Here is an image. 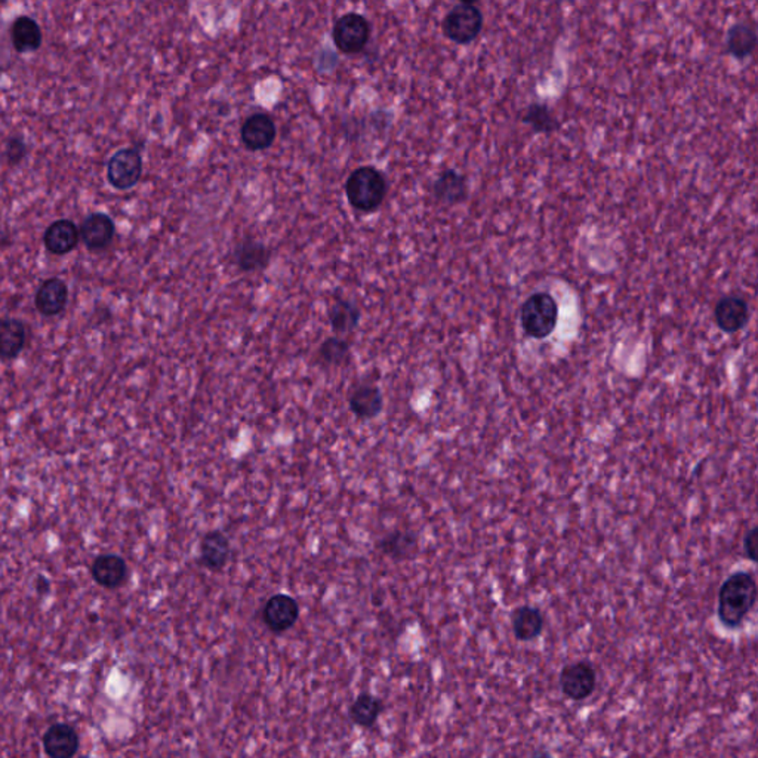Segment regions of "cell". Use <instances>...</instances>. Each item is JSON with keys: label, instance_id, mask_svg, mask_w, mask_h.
<instances>
[{"label": "cell", "instance_id": "obj_30", "mask_svg": "<svg viewBox=\"0 0 758 758\" xmlns=\"http://www.w3.org/2000/svg\"><path fill=\"white\" fill-rule=\"evenodd\" d=\"M757 542H758V527H753L748 530L743 538V551H745L746 557L750 558L751 562H758L757 556Z\"/></svg>", "mask_w": 758, "mask_h": 758}, {"label": "cell", "instance_id": "obj_23", "mask_svg": "<svg viewBox=\"0 0 758 758\" xmlns=\"http://www.w3.org/2000/svg\"><path fill=\"white\" fill-rule=\"evenodd\" d=\"M757 46V32L753 25L738 23L727 32L726 49L729 55L736 60H745L754 53Z\"/></svg>", "mask_w": 758, "mask_h": 758}, {"label": "cell", "instance_id": "obj_11", "mask_svg": "<svg viewBox=\"0 0 758 758\" xmlns=\"http://www.w3.org/2000/svg\"><path fill=\"white\" fill-rule=\"evenodd\" d=\"M79 234L89 251H103L112 243L116 225L107 213H91L82 221Z\"/></svg>", "mask_w": 758, "mask_h": 758}, {"label": "cell", "instance_id": "obj_6", "mask_svg": "<svg viewBox=\"0 0 758 758\" xmlns=\"http://www.w3.org/2000/svg\"><path fill=\"white\" fill-rule=\"evenodd\" d=\"M332 37L333 44L341 53H361L369 42V21L360 14H345L333 25Z\"/></svg>", "mask_w": 758, "mask_h": 758}, {"label": "cell", "instance_id": "obj_5", "mask_svg": "<svg viewBox=\"0 0 758 758\" xmlns=\"http://www.w3.org/2000/svg\"><path fill=\"white\" fill-rule=\"evenodd\" d=\"M143 157L133 147L119 150L107 162V181L113 189L126 192L140 182Z\"/></svg>", "mask_w": 758, "mask_h": 758}, {"label": "cell", "instance_id": "obj_27", "mask_svg": "<svg viewBox=\"0 0 758 758\" xmlns=\"http://www.w3.org/2000/svg\"><path fill=\"white\" fill-rule=\"evenodd\" d=\"M522 122L538 133H553L558 128V122L544 103L530 104L523 114Z\"/></svg>", "mask_w": 758, "mask_h": 758}, {"label": "cell", "instance_id": "obj_2", "mask_svg": "<svg viewBox=\"0 0 758 758\" xmlns=\"http://www.w3.org/2000/svg\"><path fill=\"white\" fill-rule=\"evenodd\" d=\"M349 205L359 212L369 213L382 205L387 196V180L377 168L361 166L345 182Z\"/></svg>", "mask_w": 758, "mask_h": 758}, {"label": "cell", "instance_id": "obj_24", "mask_svg": "<svg viewBox=\"0 0 758 758\" xmlns=\"http://www.w3.org/2000/svg\"><path fill=\"white\" fill-rule=\"evenodd\" d=\"M328 318H330L333 332L341 338L342 335H349L358 328L361 313L353 302L338 298L337 301L330 305Z\"/></svg>", "mask_w": 758, "mask_h": 758}, {"label": "cell", "instance_id": "obj_22", "mask_svg": "<svg viewBox=\"0 0 758 758\" xmlns=\"http://www.w3.org/2000/svg\"><path fill=\"white\" fill-rule=\"evenodd\" d=\"M384 409V398L377 386H360L349 396V410L361 421L373 419Z\"/></svg>", "mask_w": 758, "mask_h": 758}, {"label": "cell", "instance_id": "obj_31", "mask_svg": "<svg viewBox=\"0 0 758 758\" xmlns=\"http://www.w3.org/2000/svg\"><path fill=\"white\" fill-rule=\"evenodd\" d=\"M529 758H554L553 754H551L550 751L544 750V748H538V750H535L530 755Z\"/></svg>", "mask_w": 758, "mask_h": 758}, {"label": "cell", "instance_id": "obj_9", "mask_svg": "<svg viewBox=\"0 0 758 758\" xmlns=\"http://www.w3.org/2000/svg\"><path fill=\"white\" fill-rule=\"evenodd\" d=\"M276 135V124L265 113H255L241 124V140L249 152L269 149L273 145Z\"/></svg>", "mask_w": 758, "mask_h": 758}, {"label": "cell", "instance_id": "obj_10", "mask_svg": "<svg viewBox=\"0 0 758 758\" xmlns=\"http://www.w3.org/2000/svg\"><path fill=\"white\" fill-rule=\"evenodd\" d=\"M715 323L724 333H736L745 328L750 320V307L738 295L723 297L715 305Z\"/></svg>", "mask_w": 758, "mask_h": 758}, {"label": "cell", "instance_id": "obj_18", "mask_svg": "<svg viewBox=\"0 0 758 758\" xmlns=\"http://www.w3.org/2000/svg\"><path fill=\"white\" fill-rule=\"evenodd\" d=\"M233 262L237 269L245 273L260 271L270 264L271 251L264 243L257 241H243L234 248Z\"/></svg>", "mask_w": 758, "mask_h": 758}, {"label": "cell", "instance_id": "obj_29", "mask_svg": "<svg viewBox=\"0 0 758 758\" xmlns=\"http://www.w3.org/2000/svg\"><path fill=\"white\" fill-rule=\"evenodd\" d=\"M27 153V145L25 141L18 137L9 138L5 147V156L8 161L9 165H18L23 162Z\"/></svg>", "mask_w": 758, "mask_h": 758}, {"label": "cell", "instance_id": "obj_4", "mask_svg": "<svg viewBox=\"0 0 758 758\" xmlns=\"http://www.w3.org/2000/svg\"><path fill=\"white\" fill-rule=\"evenodd\" d=\"M483 25L485 18L482 11L476 5L464 2L446 14L441 28L445 36L454 44H469L482 33Z\"/></svg>", "mask_w": 758, "mask_h": 758}, {"label": "cell", "instance_id": "obj_16", "mask_svg": "<svg viewBox=\"0 0 758 758\" xmlns=\"http://www.w3.org/2000/svg\"><path fill=\"white\" fill-rule=\"evenodd\" d=\"M44 746L49 758H73L79 750V736L69 724H54L44 734Z\"/></svg>", "mask_w": 758, "mask_h": 758}, {"label": "cell", "instance_id": "obj_17", "mask_svg": "<svg viewBox=\"0 0 758 758\" xmlns=\"http://www.w3.org/2000/svg\"><path fill=\"white\" fill-rule=\"evenodd\" d=\"M27 342V330L20 319H0V359L14 360Z\"/></svg>", "mask_w": 758, "mask_h": 758}, {"label": "cell", "instance_id": "obj_1", "mask_svg": "<svg viewBox=\"0 0 758 758\" xmlns=\"http://www.w3.org/2000/svg\"><path fill=\"white\" fill-rule=\"evenodd\" d=\"M757 603V582L750 572H736L718 591V619L729 630L743 625Z\"/></svg>", "mask_w": 758, "mask_h": 758}, {"label": "cell", "instance_id": "obj_21", "mask_svg": "<svg viewBox=\"0 0 758 758\" xmlns=\"http://www.w3.org/2000/svg\"><path fill=\"white\" fill-rule=\"evenodd\" d=\"M511 626L518 642H534L544 631V615L538 607H517L511 614Z\"/></svg>", "mask_w": 758, "mask_h": 758}, {"label": "cell", "instance_id": "obj_13", "mask_svg": "<svg viewBox=\"0 0 758 758\" xmlns=\"http://www.w3.org/2000/svg\"><path fill=\"white\" fill-rule=\"evenodd\" d=\"M230 554V539L221 530H211L202 538L199 546V565L212 572H220L229 563Z\"/></svg>", "mask_w": 758, "mask_h": 758}, {"label": "cell", "instance_id": "obj_26", "mask_svg": "<svg viewBox=\"0 0 758 758\" xmlns=\"http://www.w3.org/2000/svg\"><path fill=\"white\" fill-rule=\"evenodd\" d=\"M382 705L375 696L369 694H359L349 708V718L354 724L369 729L381 714Z\"/></svg>", "mask_w": 758, "mask_h": 758}, {"label": "cell", "instance_id": "obj_25", "mask_svg": "<svg viewBox=\"0 0 758 758\" xmlns=\"http://www.w3.org/2000/svg\"><path fill=\"white\" fill-rule=\"evenodd\" d=\"M378 548L382 554H386L387 557L393 558L396 562L408 560L418 551L417 535L396 530L384 537L378 544Z\"/></svg>", "mask_w": 758, "mask_h": 758}, {"label": "cell", "instance_id": "obj_3", "mask_svg": "<svg viewBox=\"0 0 758 758\" xmlns=\"http://www.w3.org/2000/svg\"><path fill=\"white\" fill-rule=\"evenodd\" d=\"M520 320L527 337L534 338V340H546L557 326V302L551 293H534L522 305Z\"/></svg>", "mask_w": 758, "mask_h": 758}, {"label": "cell", "instance_id": "obj_28", "mask_svg": "<svg viewBox=\"0 0 758 758\" xmlns=\"http://www.w3.org/2000/svg\"><path fill=\"white\" fill-rule=\"evenodd\" d=\"M318 359L326 366H341L349 359V344L344 338L330 337L319 347Z\"/></svg>", "mask_w": 758, "mask_h": 758}, {"label": "cell", "instance_id": "obj_19", "mask_svg": "<svg viewBox=\"0 0 758 758\" xmlns=\"http://www.w3.org/2000/svg\"><path fill=\"white\" fill-rule=\"evenodd\" d=\"M41 25L32 16L21 15L11 25V41L18 54L36 53L42 46Z\"/></svg>", "mask_w": 758, "mask_h": 758}, {"label": "cell", "instance_id": "obj_7", "mask_svg": "<svg viewBox=\"0 0 758 758\" xmlns=\"http://www.w3.org/2000/svg\"><path fill=\"white\" fill-rule=\"evenodd\" d=\"M558 684L566 698L575 703L590 698L597 686V673L588 661H576L563 668Z\"/></svg>", "mask_w": 758, "mask_h": 758}, {"label": "cell", "instance_id": "obj_15", "mask_svg": "<svg viewBox=\"0 0 758 758\" xmlns=\"http://www.w3.org/2000/svg\"><path fill=\"white\" fill-rule=\"evenodd\" d=\"M81 241L77 225L70 220L54 221L44 234V245L54 255H65Z\"/></svg>", "mask_w": 758, "mask_h": 758}, {"label": "cell", "instance_id": "obj_8", "mask_svg": "<svg viewBox=\"0 0 758 758\" xmlns=\"http://www.w3.org/2000/svg\"><path fill=\"white\" fill-rule=\"evenodd\" d=\"M300 618V605L288 594H276L270 597L262 609V621L276 635L290 630Z\"/></svg>", "mask_w": 758, "mask_h": 758}, {"label": "cell", "instance_id": "obj_20", "mask_svg": "<svg viewBox=\"0 0 758 758\" xmlns=\"http://www.w3.org/2000/svg\"><path fill=\"white\" fill-rule=\"evenodd\" d=\"M433 196L445 205H457L467 199V180L455 169H445L434 181Z\"/></svg>", "mask_w": 758, "mask_h": 758}, {"label": "cell", "instance_id": "obj_14", "mask_svg": "<svg viewBox=\"0 0 758 758\" xmlns=\"http://www.w3.org/2000/svg\"><path fill=\"white\" fill-rule=\"evenodd\" d=\"M91 575L98 586L114 590L128 578V565L116 554H103L94 560Z\"/></svg>", "mask_w": 758, "mask_h": 758}, {"label": "cell", "instance_id": "obj_12", "mask_svg": "<svg viewBox=\"0 0 758 758\" xmlns=\"http://www.w3.org/2000/svg\"><path fill=\"white\" fill-rule=\"evenodd\" d=\"M69 302V288L64 281L58 277H51L42 283L34 297L37 311L44 318H55L63 313Z\"/></svg>", "mask_w": 758, "mask_h": 758}]
</instances>
